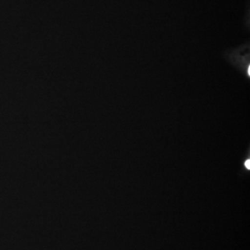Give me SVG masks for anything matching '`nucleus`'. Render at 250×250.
<instances>
[{
    "mask_svg": "<svg viewBox=\"0 0 250 250\" xmlns=\"http://www.w3.org/2000/svg\"><path fill=\"white\" fill-rule=\"evenodd\" d=\"M226 57L230 63L243 72L248 78L250 77L249 45L240 46L238 48L229 51Z\"/></svg>",
    "mask_w": 250,
    "mask_h": 250,
    "instance_id": "obj_1",
    "label": "nucleus"
},
{
    "mask_svg": "<svg viewBox=\"0 0 250 250\" xmlns=\"http://www.w3.org/2000/svg\"><path fill=\"white\" fill-rule=\"evenodd\" d=\"M250 160H248V161H246V166L247 168H248V169H250Z\"/></svg>",
    "mask_w": 250,
    "mask_h": 250,
    "instance_id": "obj_2",
    "label": "nucleus"
}]
</instances>
